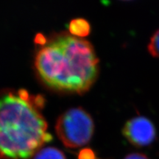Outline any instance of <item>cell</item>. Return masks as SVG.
I'll return each mask as SVG.
<instances>
[{
	"label": "cell",
	"instance_id": "6da1fadb",
	"mask_svg": "<svg viewBox=\"0 0 159 159\" xmlns=\"http://www.w3.org/2000/svg\"><path fill=\"white\" fill-rule=\"evenodd\" d=\"M99 60L86 40L65 33L54 36L38 51L35 66L42 82L55 90L83 94L99 72Z\"/></svg>",
	"mask_w": 159,
	"mask_h": 159
},
{
	"label": "cell",
	"instance_id": "7a4b0ae2",
	"mask_svg": "<svg viewBox=\"0 0 159 159\" xmlns=\"http://www.w3.org/2000/svg\"><path fill=\"white\" fill-rule=\"evenodd\" d=\"M43 103L25 89L0 93V159H30L52 139L40 112Z\"/></svg>",
	"mask_w": 159,
	"mask_h": 159
},
{
	"label": "cell",
	"instance_id": "3957f363",
	"mask_svg": "<svg viewBox=\"0 0 159 159\" xmlns=\"http://www.w3.org/2000/svg\"><path fill=\"white\" fill-rule=\"evenodd\" d=\"M55 130L60 140L68 148H79L90 142L94 130L91 116L84 109L71 108L57 119Z\"/></svg>",
	"mask_w": 159,
	"mask_h": 159
},
{
	"label": "cell",
	"instance_id": "277c9868",
	"mask_svg": "<svg viewBox=\"0 0 159 159\" xmlns=\"http://www.w3.org/2000/svg\"><path fill=\"white\" fill-rule=\"evenodd\" d=\"M122 134L130 144L139 148L150 146L157 139L153 122L143 116L129 119L122 129Z\"/></svg>",
	"mask_w": 159,
	"mask_h": 159
},
{
	"label": "cell",
	"instance_id": "5b68a950",
	"mask_svg": "<svg viewBox=\"0 0 159 159\" xmlns=\"http://www.w3.org/2000/svg\"><path fill=\"white\" fill-rule=\"evenodd\" d=\"M69 29L71 35L77 38L86 36L91 30L89 23L83 19H73L69 24Z\"/></svg>",
	"mask_w": 159,
	"mask_h": 159
},
{
	"label": "cell",
	"instance_id": "8992f818",
	"mask_svg": "<svg viewBox=\"0 0 159 159\" xmlns=\"http://www.w3.org/2000/svg\"><path fill=\"white\" fill-rule=\"evenodd\" d=\"M33 159H66V156L61 150L49 147L41 149Z\"/></svg>",
	"mask_w": 159,
	"mask_h": 159
},
{
	"label": "cell",
	"instance_id": "52a82bcc",
	"mask_svg": "<svg viewBox=\"0 0 159 159\" xmlns=\"http://www.w3.org/2000/svg\"><path fill=\"white\" fill-rule=\"evenodd\" d=\"M148 50L152 57L159 58V29L151 36L148 45Z\"/></svg>",
	"mask_w": 159,
	"mask_h": 159
},
{
	"label": "cell",
	"instance_id": "ba28073f",
	"mask_svg": "<svg viewBox=\"0 0 159 159\" xmlns=\"http://www.w3.org/2000/svg\"><path fill=\"white\" fill-rule=\"evenodd\" d=\"M79 158L80 159H94L95 156L92 151L85 149L81 151Z\"/></svg>",
	"mask_w": 159,
	"mask_h": 159
},
{
	"label": "cell",
	"instance_id": "9c48e42d",
	"mask_svg": "<svg viewBox=\"0 0 159 159\" xmlns=\"http://www.w3.org/2000/svg\"><path fill=\"white\" fill-rule=\"evenodd\" d=\"M124 159H150L146 155L139 152H134V153L129 154L124 158Z\"/></svg>",
	"mask_w": 159,
	"mask_h": 159
},
{
	"label": "cell",
	"instance_id": "30bf717a",
	"mask_svg": "<svg viewBox=\"0 0 159 159\" xmlns=\"http://www.w3.org/2000/svg\"><path fill=\"white\" fill-rule=\"evenodd\" d=\"M124 1H130V0H124Z\"/></svg>",
	"mask_w": 159,
	"mask_h": 159
}]
</instances>
